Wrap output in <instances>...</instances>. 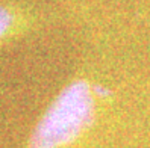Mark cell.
<instances>
[{
  "mask_svg": "<svg viewBox=\"0 0 150 148\" xmlns=\"http://www.w3.org/2000/svg\"><path fill=\"white\" fill-rule=\"evenodd\" d=\"M94 86L83 79L73 80L44 112L30 136L28 148H68L94 123Z\"/></svg>",
  "mask_w": 150,
  "mask_h": 148,
  "instance_id": "1",
  "label": "cell"
},
{
  "mask_svg": "<svg viewBox=\"0 0 150 148\" xmlns=\"http://www.w3.org/2000/svg\"><path fill=\"white\" fill-rule=\"evenodd\" d=\"M21 12L14 9L12 6L0 3V41L9 38L15 30L23 27Z\"/></svg>",
  "mask_w": 150,
  "mask_h": 148,
  "instance_id": "2",
  "label": "cell"
}]
</instances>
